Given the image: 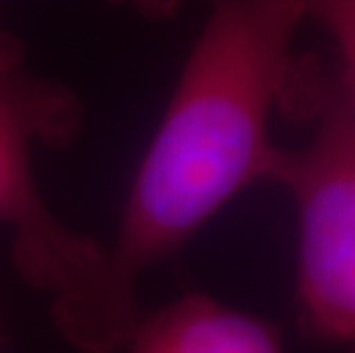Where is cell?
<instances>
[{"instance_id":"cell-1","label":"cell","mask_w":355,"mask_h":353,"mask_svg":"<svg viewBox=\"0 0 355 353\" xmlns=\"http://www.w3.org/2000/svg\"><path fill=\"white\" fill-rule=\"evenodd\" d=\"M309 0H225L200 30L142 154L115 239L85 287L53 298V326L80 353L122 351L138 284L241 191L270 182V117L296 64Z\"/></svg>"},{"instance_id":"cell-4","label":"cell","mask_w":355,"mask_h":353,"mask_svg":"<svg viewBox=\"0 0 355 353\" xmlns=\"http://www.w3.org/2000/svg\"><path fill=\"white\" fill-rule=\"evenodd\" d=\"M126 353H284L279 324L202 291L142 312Z\"/></svg>"},{"instance_id":"cell-6","label":"cell","mask_w":355,"mask_h":353,"mask_svg":"<svg viewBox=\"0 0 355 353\" xmlns=\"http://www.w3.org/2000/svg\"><path fill=\"white\" fill-rule=\"evenodd\" d=\"M0 347H3V314H0Z\"/></svg>"},{"instance_id":"cell-2","label":"cell","mask_w":355,"mask_h":353,"mask_svg":"<svg viewBox=\"0 0 355 353\" xmlns=\"http://www.w3.org/2000/svg\"><path fill=\"white\" fill-rule=\"evenodd\" d=\"M277 110L314 122L307 145L279 147L270 175L298 214V324L355 353V92L335 69L296 58Z\"/></svg>"},{"instance_id":"cell-5","label":"cell","mask_w":355,"mask_h":353,"mask_svg":"<svg viewBox=\"0 0 355 353\" xmlns=\"http://www.w3.org/2000/svg\"><path fill=\"white\" fill-rule=\"evenodd\" d=\"M307 21H314L335 46V74L355 92V0H316L307 7Z\"/></svg>"},{"instance_id":"cell-3","label":"cell","mask_w":355,"mask_h":353,"mask_svg":"<svg viewBox=\"0 0 355 353\" xmlns=\"http://www.w3.org/2000/svg\"><path fill=\"white\" fill-rule=\"evenodd\" d=\"M26 44L0 19V227L12 234L14 268L53 298L99 273L103 243L69 227L44 200L33 152L64 147L85 124V103L69 85L30 69Z\"/></svg>"}]
</instances>
